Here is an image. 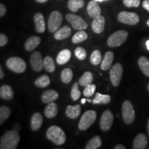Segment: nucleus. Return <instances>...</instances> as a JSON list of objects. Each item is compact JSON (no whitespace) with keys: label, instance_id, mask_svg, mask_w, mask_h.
Wrapping results in <instances>:
<instances>
[{"label":"nucleus","instance_id":"obj_23","mask_svg":"<svg viewBox=\"0 0 149 149\" xmlns=\"http://www.w3.org/2000/svg\"><path fill=\"white\" fill-rule=\"evenodd\" d=\"M114 59V54L113 52L108 51L104 55V58L101 64V68L103 70H108L111 68L112 63Z\"/></svg>","mask_w":149,"mask_h":149},{"label":"nucleus","instance_id":"obj_50","mask_svg":"<svg viewBox=\"0 0 149 149\" xmlns=\"http://www.w3.org/2000/svg\"><path fill=\"white\" fill-rule=\"evenodd\" d=\"M97 1H107V0H95Z\"/></svg>","mask_w":149,"mask_h":149},{"label":"nucleus","instance_id":"obj_7","mask_svg":"<svg viewBox=\"0 0 149 149\" xmlns=\"http://www.w3.org/2000/svg\"><path fill=\"white\" fill-rule=\"evenodd\" d=\"M122 117L126 124H132L135 120V113L133 106L130 101L126 100L122 105Z\"/></svg>","mask_w":149,"mask_h":149},{"label":"nucleus","instance_id":"obj_29","mask_svg":"<svg viewBox=\"0 0 149 149\" xmlns=\"http://www.w3.org/2000/svg\"><path fill=\"white\" fill-rule=\"evenodd\" d=\"M93 79V74L91 72L86 71L82 74L80 79H79V84L81 86H86L92 83Z\"/></svg>","mask_w":149,"mask_h":149},{"label":"nucleus","instance_id":"obj_43","mask_svg":"<svg viewBox=\"0 0 149 149\" xmlns=\"http://www.w3.org/2000/svg\"><path fill=\"white\" fill-rule=\"evenodd\" d=\"M142 6L149 12V0H144L142 2Z\"/></svg>","mask_w":149,"mask_h":149},{"label":"nucleus","instance_id":"obj_31","mask_svg":"<svg viewBox=\"0 0 149 149\" xmlns=\"http://www.w3.org/2000/svg\"><path fill=\"white\" fill-rule=\"evenodd\" d=\"M102 145V139L101 137L99 135L93 137L90 141H88V144L86 146V149H97L100 148Z\"/></svg>","mask_w":149,"mask_h":149},{"label":"nucleus","instance_id":"obj_6","mask_svg":"<svg viewBox=\"0 0 149 149\" xmlns=\"http://www.w3.org/2000/svg\"><path fill=\"white\" fill-rule=\"evenodd\" d=\"M62 21L63 17L61 13L57 10L53 11L48 17V31L51 33H55L60 28L61 24H62Z\"/></svg>","mask_w":149,"mask_h":149},{"label":"nucleus","instance_id":"obj_18","mask_svg":"<svg viewBox=\"0 0 149 149\" xmlns=\"http://www.w3.org/2000/svg\"><path fill=\"white\" fill-rule=\"evenodd\" d=\"M81 107L79 104L74 106H68L66 109V115L71 120H75L81 113Z\"/></svg>","mask_w":149,"mask_h":149},{"label":"nucleus","instance_id":"obj_34","mask_svg":"<svg viewBox=\"0 0 149 149\" xmlns=\"http://www.w3.org/2000/svg\"><path fill=\"white\" fill-rule=\"evenodd\" d=\"M87 38H88L87 33L85 31H84L83 30H81V31H78L77 33H76L74 35V36L72 38V42L74 44H78V43L82 42L84 41H85Z\"/></svg>","mask_w":149,"mask_h":149},{"label":"nucleus","instance_id":"obj_33","mask_svg":"<svg viewBox=\"0 0 149 149\" xmlns=\"http://www.w3.org/2000/svg\"><path fill=\"white\" fill-rule=\"evenodd\" d=\"M44 68L48 72H53L55 70V65L53 59L50 56H46L44 59Z\"/></svg>","mask_w":149,"mask_h":149},{"label":"nucleus","instance_id":"obj_16","mask_svg":"<svg viewBox=\"0 0 149 149\" xmlns=\"http://www.w3.org/2000/svg\"><path fill=\"white\" fill-rule=\"evenodd\" d=\"M59 97V94L55 90L45 91L42 95V101L44 104H50L55 102Z\"/></svg>","mask_w":149,"mask_h":149},{"label":"nucleus","instance_id":"obj_39","mask_svg":"<svg viewBox=\"0 0 149 149\" xmlns=\"http://www.w3.org/2000/svg\"><path fill=\"white\" fill-rule=\"evenodd\" d=\"M74 55L79 60H84L86 57V51L82 47H77L74 51Z\"/></svg>","mask_w":149,"mask_h":149},{"label":"nucleus","instance_id":"obj_25","mask_svg":"<svg viewBox=\"0 0 149 149\" xmlns=\"http://www.w3.org/2000/svg\"><path fill=\"white\" fill-rule=\"evenodd\" d=\"M58 113V107L57 105L54 102L48 104L47 107L45 108L44 110V114L45 116L48 119H52L55 117Z\"/></svg>","mask_w":149,"mask_h":149},{"label":"nucleus","instance_id":"obj_37","mask_svg":"<svg viewBox=\"0 0 149 149\" xmlns=\"http://www.w3.org/2000/svg\"><path fill=\"white\" fill-rule=\"evenodd\" d=\"M70 96L71 98L74 101H77L81 96V92L79 90V87H78V83H74L72 86L71 89V93H70Z\"/></svg>","mask_w":149,"mask_h":149},{"label":"nucleus","instance_id":"obj_12","mask_svg":"<svg viewBox=\"0 0 149 149\" xmlns=\"http://www.w3.org/2000/svg\"><path fill=\"white\" fill-rule=\"evenodd\" d=\"M30 62L31 67L35 71L40 72L44 68V60L42 59V55L39 51H35L31 54Z\"/></svg>","mask_w":149,"mask_h":149},{"label":"nucleus","instance_id":"obj_21","mask_svg":"<svg viewBox=\"0 0 149 149\" xmlns=\"http://www.w3.org/2000/svg\"><path fill=\"white\" fill-rule=\"evenodd\" d=\"M71 29L68 26H64L61 28L58 31H57L54 34V37L57 40H62L68 38L71 34Z\"/></svg>","mask_w":149,"mask_h":149},{"label":"nucleus","instance_id":"obj_8","mask_svg":"<svg viewBox=\"0 0 149 149\" xmlns=\"http://www.w3.org/2000/svg\"><path fill=\"white\" fill-rule=\"evenodd\" d=\"M117 19L122 24L133 26L139 23V17L135 13L122 11L117 15Z\"/></svg>","mask_w":149,"mask_h":149},{"label":"nucleus","instance_id":"obj_17","mask_svg":"<svg viewBox=\"0 0 149 149\" xmlns=\"http://www.w3.org/2000/svg\"><path fill=\"white\" fill-rule=\"evenodd\" d=\"M147 143L146 136L143 133H139L134 139L133 148L134 149H144L146 148Z\"/></svg>","mask_w":149,"mask_h":149},{"label":"nucleus","instance_id":"obj_40","mask_svg":"<svg viewBox=\"0 0 149 149\" xmlns=\"http://www.w3.org/2000/svg\"><path fill=\"white\" fill-rule=\"evenodd\" d=\"M123 3L128 8H137L140 5V0H123Z\"/></svg>","mask_w":149,"mask_h":149},{"label":"nucleus","instance_id":"obj_53","mask_svg":"<svg viewBox=\"0 0 149 149\" xmlns=\"http://www.w3.org/2000/svg\"><path fill=\"white\" fill-rule=\"evenodd\" d=\"M148 90L149 91V84H148Z\"/></svg>","mask_w":149,"mask_h":149},{"label":"nucleus","instance_id":"obj_24","mask_svg":"<svg viewBox=\"0 0 149 149\" xmlns=\"http://www.w3.org/2000/svg\"><path fill=\"white\" fill-rule=\"evenodd\" d=\"M70 57H71V52L70 51V50L64 49L58 54L56 61L58 64L63 65L66 64L70 60Z\"/></svg>","mask_w":149,"mask_h":149},{"label":"nucleus","instance_id":"obj_4","mask_svg":"<svg viewBox=\"0 0 149 149\" xmlns=\"http://www.w3.org/2000/svg\"><path fill=\"white\" fill-rule=\"evenodd\" d=\"M97 114L93 110L86 111L80 119L78 128L80 130H86L93 125L96 120Z\"/></svg>","mask_w":149,"mask_h":149},{"label":"nucleus","instance_id":"obj_47","mask_svg":"<svg viewBox=\"0 0 149 149\" xmlns=\"http://www.w3.org/2000/svg\"><path fill=\"white\" fill-rule=\"evenodd\" d=\"M146 47H147V49L149 51V40H148L146 43Z\"/></svg>","mask_w":149,"mask_h":149},{"label":"nucleus","instance_id":"obj_44","mask_svg":"<svg viewBox=\"0 0 149 149\" xmlns=\"http://www.w3.org/2000/svg\"><path fill=\"white\" fill-rule=\"evenodd\" d=\"M126 147L122 144H118L115 147V149H125Z\"/></svg>","mask_w":149,"mask_h":149},{"label":"nucleus","instance_id":"obj_19","mask_svg":"<svg viewBox=\"0 0 149 149\" xmlns=\"http://www.w3.org/2000/svg\"><path fill=\"white\" fill-rule=\"evenodd\" d=\"M41 38L38 36H31L26 40L24 44V48L27 51H33L35 48L40 45Z\"/></svg>","mask_w":149,"mask_h":149},{"label":"nucleus","instance_id":"obj_27","mask_svg":"<svg viewBox=\"0 0 149 149\" xmlns=\"http://www.w3.org/2000/svg\"><path fill=\"white\" fill-rule=\"evenodd\" d=\"M111 97L109 95H103L97 93L95 97L93 99V104H107L111 102Z\"/></svg>","mask_w":149,"mask_h":149},{"label":"nucleus","instance_id":"obj_26","mask_svg":"<svg viewBox=\"0 0 149 149\" xmlns=\"http://www.w3.org/2000/svg\"><path fill=\"white\" fill-rule=\"evenodd\" d=\"M138 65L143 73L149 77V59L146 57L141 56L138 59Z\"/></svg>","mask_w":149,"mask_h":149},{"label":"nucleus","instance_id":"obj_11","mask_svg":"<svg viewBox=\"0 0 149 149\" xmlns=\"http://www.w3.org/2000/svg\"><path fill=\"white\" fill-rule=\"evenodd\" d=\"M114 117L111 111L107 110L103 113L100 120V128L103 131H108L113 125Z\"/></svg>","mask_w":149,"mask_h":149},{"label":"nucleus","instance_id":"obj_46","mask_svg":"<svg viewBox=\"0 0 149 149\" xmlns=\"http://www.w3.org/2000/svg\"><path fill=\"white\" fill-rule=\"evenodd\" d=\"M35 1H37L38 3H44L46 1H47L48 0H35Z\"/></svg>","mask_w":149,"mask_h":149},{"label":"nucleus","instance_id":"obj_49","mask_svg":"<svg viewBox=\"0 0 149 149\" xmlns=\"http://www.w3.org/2000/svg\"><path fill=\"white\" fill-rule=\"evenodd\" d=\"M147 129H148V136H149V119H148V125H147Z\"/></svg>","mask_w":149,"mask_h":149},{"label":"nucleus","instance_id":"obj_10","mask_svg":"<svg viewBox=\"0 0 149 149\" xmlns=\"http://www.w3.org/2000/svg\"><path fill=\"white\" fill-rule=\"evenodd\" d=\"M123 74V66L119 63L113 65L110 70V79L114 86H117L120 84Z\"/></svg>","mask_w":149,"mask_h":149},{"label":"nucleus","instance_id":"obj_52","mask_svg":"<svg viewBox=\"0 0 149 149\" xmlns=\"http://www.w3.org/2000/svg\"><path fill=\"white\" fill-rule=\"evenodd\" d=\"M86 100H87V102H91V100H89V99H86Z\"/></svg>","mask_w":149,"mask_h":149},{"label":"nucleus","instance_id":"obj_1","mask_svg":"<svg viewBox=\"0 0 149 149\" xmlns=\"http://www.w3.org/2000/svg\"><path fill=\"white\" fill-rule=\"evenodd\" d=\"M20 140L19 134L17 130H12L6 132L1 136L0 140L1 149H15Z\"/></svg>","mask_w":149,"mask_h":149},{"label":"nucleus","instance_id":"obj_35","mask_svg":"<svg viewBox=\"0 0 149 149\" xmlns=\"http://www.w3.org/2000/svg\"><path fill=\"white\" fill-rule=\"evenodd\" d=\"M11 111L10 108L6 106L0 107V124H2L10 115Z\"/></svg>","mask_w":149,"mask_h":149},{"label":"nucleus","instance_id":"obj_45","mask_svg":"<svg viewBox=\"0 0 149 149\" xmlns=\"http://www.w3.org/2000/svg\"><path fill=\"white\" fill-rule=\"evenodd\" d=\"M3 77H4V73H3L1 66H0V79H3Z\"/></svg>","mask_w":149,"mask_h":149},{"label":"nucleus","instance_id":"obj_5","mask_svg":"<svg viewBox=\"0 0 149 149\" xmlns=\"http://www.w3.org/2000/svg\"><path fill=\"white\" fill-rule=\"evenodd\" d=\"M6 66L8 69L16 73H22L26 69V64L20 57H12L6 61Z\"/></svg>","mask_w":149,"mask_h":149},{"label":"nucleus","instance_id":"obj_28","mask_svg":"<svg viewBox=\"0 0 149 149\" xmlns=\"http://www.w3.org/2000/svg\"><path fill=\"white\" fill-rule=\"evenodd\" d=\"M50 84H51V79L46 74L40 76L35 81V85L39 88H45L48 86Z\"/></svg>","mask_w":149,"mask_h":149},{"label":"nucleus","instance_id":"obj_22","mask_svg":"<svg viewBox=\"0 0 149 149\" xmlns=\"http://www.w3.org/2000/svg\"><path fill=\"white\" fill-rule=\"evenodd\" d=\"M43 123V117L39 113H35L31 117V127L33 131H37L41 128Z\"/></svg>","mask_w":149,"mask_h":149},{"label":"nucleus","instance_id":"obj_51","mask_svg":"<svg viewBox=\"0 0 149 149\" xmlns=\"http://www.w3.org/2000/svg\"><path fill=\"white\" fill-rule=\"evenodd\" d=\"M146 24H147V25H148V26L149 27V19L148 20V21H147V22H146Z\"/></svg>","mask_w":149,"mask_h":149},{"label":"nucleus","instance_id":"obj_15","mask_svg":"<svg viewBox=\"0 0 149 149\" xmlns=\"http://www.w3.org/2000/svg\"><path fill=\"white\" fill-rule=\"evenodd\" d=\"M87 12L89 16L92 18H95L101 15V9L97 3V1L95 0L90 1L87 6Z\"/></svg>","mask_w":149,"mask_h":149},{"label":"nucleus","instance_id":"obj_9","mask_svg":"<svg viewBox=\"0 0 149 149\" xmlns=\"http://www.w3.org/2000/svg\"><path fill=\"white\" fill-rule=\"evenodd\" d=\"M66 19L74 29L81 31L87 29L88 24L85 22V20L81 17L74 14H67L66 15Z\"/></svg>","mask_w":149,"mask_h":149},{"label":"nucleus","instance_id":"obj_42","mask_svg":"<svg viewBox=\"0 0 149 149\" xmlns=\"http://www.w3.org/2000/svg\"><path fill=\"white\" fill-rule=\"evenodd\" d=\"M6 8L4 5L1 3V4H0V17H2L6 14Z\"/></svg>","mask_w":149,"mask_h":149},{"label":"nucleus","instance_id":"obj_3","mask_svg":"<svg viewBox=\"0 0 149 149\" xmlns=\"http://www.w3.org/2000/svg\"><path fill=\"white\" fill-rule=\"evenodd\" d=\"M128 35V33L127 31H124V30L118 31L113 33L107 40L108 46L113 48L118 47L126 42Z\"/></svg>","mask_w":149,"mask_h":149},{"label":"nucleus","instance_id":"obj_30","mask_svg":"<svg viewBox=\"0 0 149 149\" xmlns=\"http://www.w3.org/2000/svg\"><path fill=\"white\" fill-rule=\"evenodd\" d=\"M84 5V0H69L68 2V7L69 10L72 12L75 13L81 8Z\"/></svg>","mask_w":149,"mask_h":149},{"label":"nucleus","instance_id":"obj_48","mask_svg":"<svg viewBox=\"0 0 149 149\" xmlns=\"http://www.w3.org/2000/svg\"><path fill=\"white\" fill-rule=\"evenodd\" d=\"M87 100H86V99H82V100H81V104H85V102H86Z\"/></svg>","mask_w":149,"mask_h":149},{"label":"nucleus","instance_id":"obj_14","mask_svg":"<svg viewBox=\"0 0 149 149\" xmlns=\"http://www.w3.org/2000/svg\"><path fill=\"white\" fill-rule=\"evenodd\" d=\"M35 30L38 33H43L46 30V23L44 17L42 13H36L34 16Z\"/></svg>","mask_w":149,"mask_h":149},{"label":"nucleus","instance_id":"obj_36","mask_svg":"<svg viewBox=\"0 0 149 149\" xmlns=\"http://www.w3.org/2000/svg\"><path fill=\"white\" fill-rule=\"evenodd\" d=\"M91 64L93 65L97 66L101 63L102 61V55L100 51L98 50H95L91 54V58H90Z\"/></svg>","mask_w":149,"mask_h":149},{"label":"nucleus","instance_id":"obj_38","mask_svg":"<svg viewBox=\"0 0 149 149\" xmlns=\"http://www.w3.org/2000/svg\"><path fill=\"white\" fill-rule=\"evenodd\" d=\"M95 89L96 86L95 84H91L86 86H85L84 90V95L90 97L93 95V94L95 93Z\"/></svg>","mask_w":149,"mask_h":149},{"label":"nucleus","instance_id":"obj_20","mask_svg":"<svg viewBox=\"0 0 149 149\" xmlns=\"http://www.w3.org/2000/svg\"><path fill=\"white\" fill-rule=\"evenodd\" d=\"M0 97L5 100H11L13 99L14 92L13 88L8 85H3L0 88Z\"/></svg>","mask_w":149,"mask_h":149},{"label":"nucleus","instance_id":"obj_41","mask_svg":"<svg viewBox=\"0 0 149 149\" xmlns=\"http://www.w3.org/2000/svg\"><path fill=\"white\" fill-rule=\"evenodd\" d=\"M8 42V39L7 36L3 33L0 34V46L3 47L5 45H6V44Z\"/></svg>","mask_w":149,"mask_h":149},{"label":"nucleus","instance_id":"obj_2","mask_svg":"<svg viewBox=\"0 0 149 149\" xmlns=\"http://www.w3.org/2000/svg\"><path fill=\"white\" fill-rule=\"evenodd\" d=\"M46 137L56 145L64 144L66 142V135L64 131L57 126H52L46 131Z\"/></svg>","mask_w":149,"mask_h":149},{"label":"nucleus","instance_id":"obj_32","mask_svg":"<svg viewBox=\"0 0 149 149\" xmlns=\"http://www.w3.org/2000/svg\"><path fill=\"white\" fill-rule=\"evenodd\" d=\"M72 77H73V72H72V70L70 69V68H64L61 71V79L63 83H70L72 79Z\"/></svg>","mask_w":149,"mask_h":149},{"label":"nucleus","instance_id":"obj_13","mask_svg":"<svg viewBox=\"0 0 149 149\" xmlns=\"http://www.w3.org/2000/svg\"><path fill=\"white\" fill-rule=\"evenodd\" d=\"M105 27V19L103 16L100 15L94 18L92 23V29L97 34H100L104 31Z\"/></svg>","mask_w":149,"mask_h":149}]
</instances>
